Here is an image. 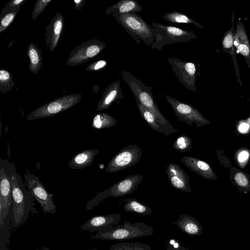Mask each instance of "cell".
Instances as JSON below:
<instances>
[{"label":"cell","mask_w":250,"mask_h":250,"mask_svg":"<svg viewBox=\"0 0 250 250\" xmlns=\"http://www.w3.org/2000/svg\"><path fill=\"white\" fill-rule=\"evenodd\" d=\"M82 99L81 94L72 93L58 98L34 110L26 117L28 121L55 116L71 108Z\"/></svg>","instance_id":"7"},{"label":"cell","mask_w":250,"mask_h":250,"mask_svg":"<svg viewBox=\"0 0 250 250\" xmlns=\"http://www.w3.org/2000/svg\"><path fill=\"white\" fill-rule=\"evenodd\" d=\"M153 232V227L144 222L131 224L124 221L122 225H117L108 229L98 232L94 235L91 236V239L121 241L151 235Z\"/></svg>","instance_id":"3"},{"label":"cell","mask_w":250,"mask_h":250,"mask_svg":"<svg viewBox=\"0 0 250 250\" xmlns=\"http://www.w3.org/2000/svg\"><path fill=\"white\" fill-rule=\"evenodd\" d=\"M25 185L31 196L40 204L42 211L54 214L56 206L53 199V195L49 193L38 177L27 171L23 175Z\"/></svg>","instance_id":"9"},{"label":"cell","mask_w":250,"mask_h":250,"mask_svg":"<svg viewBox=\"0 0 250 250\" xmlns=\"http://www.w3.org/2000/svg\"><path fill=\"white\" fill-rule=\"evenodd\" d=\"M89 250H98L96 249H90Z\"/></svg>","instance_id":"42"},{"label":"cell","mask_w":250,"mask_h":250,"mask_svg":"<svg viewBox=\"0 0 250 250\" xmlns=\"http://www.w3.org/2000/svg\"><path fill=\"white\" fill-rule=\"evenodd\" d=\"M121 75L130 88L136 100L139 101L151 112L158 122L171 130L172 133L177 132L178 130L161 113L152 95V87L145 85L141 80L127 71H122Z\"/></svg>","instance_id":"2"},{"label":"cell","mask_w":250,"mask_h":250,"mask_svg":"<svg viewBox=\"0 0 250 250\" xmlns=\"http://www.w3.org/2000/svg\"><path fill=\"white\" fill-rule=\"evenodd\" d=\"M124 94L121 87V83L117 81L110 84L104 90L102 97L98 103L97 110L106 109L117 101L123 99Z\"/></svg>","instance_id":"18"},{"label":"cell","mask_w":250,"mask_h":250,"mask_svg":"<svg viewBox=\"0 0 250 250\" xmlns=\"http://www.w3.org/2000/svg\"><path fill=\"white\" fill-rule=\"evenodd\" d=\"M64 26L62 15L57 12L45 28V44L50 51H53L57 47L63 32Z\"/></svg>","instance_id":"16"},{"label":"cell","mask_w":250,"mask_h":250,"mask_svg":"<svg viewBox=\"0 0 250 250\" xmlns=\"http://www.w3.org/2000/svg\"><path fill=\"white\" fill-rule=\"evenodd\" d=\"M107 64L106 61L101 60L93 62L87 66L86 70L88 71H98L105 68Z\"/></svg>","instance_id":"36"},{"label":"cell","mask_w":250,"mask_h":250,"mask_svg":"<svg viewBox=\"0 0 250 250\" xmlns=\"http://www.w3.org/2000/svg\"><path fill=\"white\" fill-rule=\"evenodd\" d=\"M249 127V125L248 124L245 123L242 124L239 126V131L242 132H245L248 129Z\"/></svg>","instance_id":"40"},{"label":"cell","mask_w":250,"mask_h":250,"mask_svg":"<svg viewBox=\"0 0 250 250\" xmlns=\"http://www.w3.org/2000/svg\"><path fill=\"white\" fill-rule=\"evenodd\" d=\"M15 83L13 81L11 74L4 68L0 69V90L4 94L11 90Z\"/></svg>","instance_id":"31"},{"label":"cell","mask_w":250,"mask_h":250,"mask_svg":"<svg viewBox=\"0 0 250 250\" xmlns=\"http://www.w3.org/2000/svg\"><path fill=\"white\" fill-rule=\"evenodd\" d=\"M121 218V215L118 214L95 216L79 226V228L84 231L98 232L117 226Z\"/></svg>","instance_id":"14"},{"label":"cell","mask_w":250,"mask_h":250,"mask_svg":"<svg viewBox=\"0 0 250 250\" xmlns=\"http://www.w3.org/2000/svg\"><path fill=\"white\" fill-rule=\"evenodd\" d=\"M152 26L155 30V38L152 49L162 50L166 44L179 42H188L194 39L197 36L192 31H188L172 26L165 25L161 23L153 22Z\"/></svg>","instance_id":"5"},{"label":"cell","mask_w":250,"mask_h":250,"mask_svg":"<svg viewBox=\"0 0 250 250\" xmlns=\"http://www.w3.org/2000/svg\"></svg>","instance_id":"44"},{"label":"cell","mask_w":250,"mask_h":250,"mask_svg":"<svg viewBox=\"0 0 250 250\" xmlns=\"http://www.w3.org/2000/svg\"><path fill=\"white\" fill-rule=\"evenodd\" d=\"M250 152L246 149L238 151L236 155L237 161L241 167H244L249 159Z\"/></svg>","instance_id":"35"},{"label":"cell","mask_w":250,"mask_h":250,"mask_svg":"<svg viewBox=\"0 0 250 250\" xmlns=\"http://www.w3.org/2000/svg\"><path fill=\"white\" fill-rule=\"evenodd\" d=\"M142 156V150L137 145L126 146L111 158L105 171L113 173L133 166L139 163Z\"/></svg>","instance_id":"11"},{"label":"cell","mask_w":250,"mask_h":250,"mask_svg":"<svg viewBox=\"0 0 250 250\" xmlns=\"http://www.w3.org/2000/svg\"><path fill=\"white\" fill-rule=\"evenodd\" d=\"M181 162L191 170L205 179H217L211 166L205 161L195 157L185 156L181 159Z\"/></svg>","instance_id":"17"},{"label":"cell","mask_w":250,"mask_h":250,"mask_svg":"<svg viewBox=\"0 0 250 250\" xmlns=\"http://www.w3.org/2000/svg\"><path fill=\"white\" fill-rule=\"evenodd\" d=\"M168 63L179 81L188 89L196 92V67L195 64L176 58L168 57Z\"/></svg>","instance_id":"13"},{"label":"cell","mask_w":250,"mask_h":250,"mask_svg":"<svg viewBox=\"0 0 250 250\" xmlns=\"http://www.w3.org/2000/svg\"><path fill=\"white\" fill-rule=\"evenodd\" d=\"M166 173L171 187L185 192H192L189 177L180 166L173 163L168 164Z\"/></svg>","instance_id":"15"},{"label":"cell","mask_w":250,"mask_h":250,"mask_svg":"<svg viewBox=\"0 0 250 250\" xmlns=\"http://www.w3.org/2000/svg\"><path fill=\"white\" fill-rule=\"evenodd\" d=\"M179 217V219L172 224L178 226L184 233L189 236L202 234L203 228L194 217L186 214H182Z\"/></svg>","instance_id":"21"},{"label":"cell","mask_w":250,"mask_h":250,"mask_svg":"<svg viewBox=\"0 0 250 250\" xmlns=\"http://www.w3.org/2000/svg\"><path fill=\"white\" fill-rule=\"evenodd\" d=\"M169 240L167 243V250H190L185 247L181 245L177 241L173 240Z\"/></svg>","instance_id":"37"},{"label":"cell","mask_w":250,"mask_h":250,"mask_svg":"<svg viewBox=\"0 0 250 250\" xmlns=\"http://www.w3.org/2000/svg\"><path fill=\"white\" fill-rule=\"evenodd\" d=\"M110 250H151V247L141 242H122L112 244Z\"/></svg>","instance_id":"30"},{"label":"cell","mask_w":250,"mask_h":250,"mask_svg":"<svg viewBox=\"0 0 250 250\" xmlns=\"http://www.w3.org/2000/svg\"><path fill=\"white\" fill-rule=\"evenodd\" d=\"M222 45L224 51L229 53L232 56L233 61L237 66L234 45V34L232 31V29L227 31L224 35Z\"/></svg>","instance_id":"32"},{"label":"cell","mask_w":250,"mask_h":250,"mask_svg":"<svg viewBox=\"0 0 250 250\" xmlns=\"http://www.w3.org/2000/svg\"><path fill=\"white\" fill-rule=\"evenodd\" d=\"M41 49L31 42L28 46L27 55L29 58V70L34 74H38L42 64Z\"/></svg>","instance_id":"24"},{"label":"cell","mask_w":250,"mask_h":250,"mask_svg":"<svg viewBox=\"0 0 250 250\" xmlns=\"http://www.w3.org/2000/svg\"><path fill=\"white\" fill-rule=\"evenodd\" d=\"M173 148L181 152L189 151L192 148V144L191 138L184 134L179 136L172 145Z\"/></svg>","instance_id":"33"},{"label":"cell","mask_w":250,"mask_h":250,"mask_svg":"<svg viewBox=\"0 0 250 250\" xmlns=\"http://www.w3.org/2000/svg\"><path fill=\"white\" fill-rule=\"evenodd\" d=\"M74 2L75 5V9L76 10H79L83 7L85 0H74Z\"/></svg>","instance_id":"39"},{"label":"cell","mask_w":250,"mask_h":250,"mask_svg":"<svg viewBox=\"0 0 250 250\" xmlns=\"http://www.w3.org/2000/svg\"><path fill=\"white\" fill-rule=\"evenodd\" d=\"M136 103L141 116L151 128L166 135H169L172 133L171 130L158 122L154 114L139 101L136 100Z\"/></svg>","instance_id":"23"},{"label":"cell","mask_w":250,"mask_h":250,"mask_svg":"<svg viewBox=\"0 0 250 250\" xmlns=\"http://www.w3.org/2000/svg\"><path fill=\"white\" fill-rule=\"evenodd\" d=\"M165 99L171 105L174 113L180 122L190 126L193 125L194 123L197 127L210 124L199 110L191 105L169 96H166Z\"/></svg>","instance_id":"10"},{"label":"cell","mask_w":250,"mask_h":250,"mask_svg":"<svg viewBox=\"0 0 250 250\" xmlns=\"http://www.w3.org/2000/svg\"><path fill=\"white\" fill-rule=\"evenodd\" d=\"M143 7L136 0H121L107 8L105 14L115 16L130 13H136L142 11Z\"/></svg>","instance_id":"20"},{"label":"cell","mask_w":250,"mask_h":250,"mask_svg":"<svg viewBox=\"0 0 250 250\" xmlns=\"http://www.w3.org/2000/svg\"><path fill=\"white\" fill-rule=\"evenodd\" d=\"M163 18L166 21L173 23L192 24L197 27L202 28V26L198 22L188 16L177 11L167 13L163 16Z\"/></svg>","instance_id":"29"},{"label":"cell","mask_w":250,"mask_h":250,"mask_svg":"<svg viewBox=\"0 0 250 250\" xmlns=\"http://www.w3.org/2000/svg\"><path fill=\"white\" fill-rule=\"evenodd\" d=\"M10 178L12 188V208L10 220L13 227L17 228L27 220L30 212L37 214L39 212L35 207L34 198L26 189L25 185L13 163L11 167Z\"/></svg>","instance_id":"1"},{"label":"cell","mask_w":250,"mask_h":250,"mask_svg":"<svg viewBox=\"0 0 250 250\" xmlns=\"http://www.w3.org/2000/svg\"><path fill=\"white\" fill-rule=\"evenodd\" d=\"M26 1V0H11L5 5V7L8 8L21 7Z\"/></svg>","instance_id":"38"},{"label":"cell","mask_w":250,"mask_h":250,"mask_svg":"<svg viewBox=\"0 0 250 250\" xmlns=\"http://www.w3.org/2000/svg\"><path fill=\"white\" fill-rule=\"evenodd\" d=\"M143 180L140 174L129 175L117 182L107 189L99 193L86 203V209L91 210L99 205L104 198L123 196L132 193Z\"/></svg>","instance_id":"6"},{"label":"cell","mask_w":250,"mask_h":250,"mask_svg":"<svg viewBox=\"0 0 250 250\" xmlns=\"http://www.w3.org/2000/svg\"><path fill=\"white\" fill-rule=\"evenodd\" d=\"M117 22L137 42L142 41L150 47L154 42L155 30L136 13L115 16Z\"/></svg>","instance_id":"4"},{"label":"cell","mask_w":250,"mask_h":250,"mask_svg":"<svg viewBox=\"0 0 250 250\" xmlns=\"http://www.w3.org/2000/svg\"><path fill=\"white\" fill-rule=\"evenodd\" d=\"M52 0H38L34 4L32 12V19L36 20Z\"/></svg>","instance_id":"34"},{"label":"cell","mask_w":250,"mask_h":250,"mask_svg":"<svg viewBox=\"0 0 250 250\" xmlns=\"http://www.w3.org/2000/svg\"><path fill=\"white\" fill-rule=\"evenodd\" d=\"M3 250H8H8H5V249H4Z\"/></svg>","instance_id":"43"},{"label":"cell","mask_w":250,"mask_h":250,"mask_svg":"<svg viewBox=\"0 0 250 250\" xmlns=\"http://www.w3.org/2000/svg\"><path fill=\"white\" fill-rule=\"evenodd\" d=\"M21 7L8 8L4 7L0 15V33L5 30L15 20Z\"/></svg>","instance_id":"27"},{"label":"cell","mask_w":250,"mask_h":250,"mask_svg":"<svg viewBox=\"0 0 250 250\" xmlns=\"http://www.w3.org/2000/svg\"><path fill=\"white\" fill-rule=\"evenodd\" d=\"M98 152L97 149H85L79 152L68 162L69 167L80 169L90 166Z\"/></svg>","instance_id":"22"},{"label":"cell","mask_w":250,"mask_h":250,"mask_svg":"<svg viewBox=\"0 0 250 250\" xmlns=\"http://www.w3.org/2000/svg\"><path fill=\"white\" fill-rule=\"evenodd\" d=\"M231 178L233 179L240 190L244 193H247L250 190V180L246 174L235 167L231 169Z\"/></svg>","instance_id":"28"},{"label":"cell","mask_w":250,"mask_h":250,"mask_svg":"<svg viewBox=\"0 0 250 250\" xmlns=\"http://www.w3.org/2000/svg\"><path fill=\"white\" fill-rule=\"evenodd\" d=\"M124 209L127 212L136 213L145 216L150 214L152 209L148 206L138 201L136 199L125 198L124 200Z\"/></svg>","instance_id":"25"},{"label":"cell","mask_w":250,"mask_h":250,"mask_svg":"<svg viewBox=\"0 0 250 250\" xmlns=\"http://www.w3.org/2000/svg\"><path fill=\"white\" fill-rule=\"evenodd\" d=\"M12 163L0 159V224L3 226L12 205V188L10 178Z\"/></svg>","instance_id":"8"},{"label":"cell","mask_w":250,"mask_h":250,"mask_svg":"<svg viewBox=\"0 0 250 250\" xmlns=\"http://www.w3.org/2000/svg\"><path fill=\"white\" fill-rule=\"evenodd\" d=\"M106 47L105 43L96 39L89 40L76 46L66 61L67 66H77L98 55Z\"/></svg>","instance_id":"12"},{"label":"cell","mask_w":250,"mask_h":250,"mask_svg":"<svg viewBox=\"0 0 250 250\" xmlns=\"http://www.w3.org/2000/svg\"><path fill=\"white\" fill-rule=\"evenodd\" d=\"M234 45L237 53L244 56L250 67V44L243 23L238 22L234 34Z\"/></svg>","instance_id":"19"},{"label":"cell","mask_w":250,"mask_h":250,"mask_svg":"<svg viewBox=\"0 0 250 250\" xmlns=\"http://www.w3.org/2000/svg\"><path fill=\"white\" fill-rule=\"evenodd\" d=\"M50 250L47 247L43 246L41 249H36L35 250Z\"/></svg>","instance_id":"41"},{"label":"cell","mask_w":250,"mask_h":250,"mask_svg":"<svg viewBox=\"0 0 250 250\" xmlns=\"http://www.w3.org/2000/svg\"><path fill=\"white\" fill-rule=\"evenodd\" d=\"M117 123V120L110 114L106 113H100L94 115L91 125L94 129H102L111 127Z\"/></svg>","instance_id":"26"}]
</instances>
